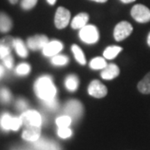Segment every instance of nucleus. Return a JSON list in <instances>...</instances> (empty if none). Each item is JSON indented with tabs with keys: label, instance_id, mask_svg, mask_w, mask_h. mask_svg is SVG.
<instances>
[{
	"label": "nucleus",
	"instance_id": "obj_1",
	"mask_svg": "<svg viewBox=\"0 0 150 150\" xmlns=\"http://www.w3.org/2000/svg\"><path fill=\"white\" fill-rule=\"evenodd\" d=\"M34 90L38 97L43 101H48L54 98L57 92L52 79L49 76H43L39 78L34 84Z\"/></svg>",
	"mask_w": 150,
	"mask_h": 150
},
{
	"label": "nucleus",
	"instance_id": "obj_2",
	"mask_svg": "<svg viewBox=\"0 0 150 150\" xmlns=\"http://www.w3.org/2000/svg\"><path fill=\"white\" fill-rule=\"evenodd\" d=\"M131 15L139 23H144L150 21V9L143 4L134 5L131 10Z\"/></svg>",
	"mask_w": 150,
	"mask_h": 150
},
{
	"label": "nucleus",
	"instance_id": "obj_3",
	"mask_svg": "<svg viewBox=\"0 0 150 150\" xmlns=\"http://www.w3.org/2000/svg\"><path fill=\"white\" fill-rule=\"evenodd\" d=\"M20 118L12 117L8 113H4L0 118V126L4 130L17 131L22 125Z\"/></svg>",
	"mask_w": 150,
	"mask_h": 150
},
{
	"label": "nucleus",
	"instance_id": "obj_4",
	"mask_svg": "<svg viewBox=\"0 0 150 150\" xmlns=\"http://www.w3.org/2000/svg\"><path fill=\"white\" fill-rule=\"evenodd\" d=\"M79 37L86 43H95L98 40V31L97 28L93 25H86L81 28Z\"/></svg>",
	"mask_w": 150,
	"mask_h": 150
},
{
	"label": "nucleus",
	"instance_id": "obj_5",
	"mask_svg": "<svg viewBox=\"0 0 150 150\" xmlns=\"http://www.w3.org/2000/svg\"><path fill=\"white\" fill-rule=\"evenodd\" d=\"M22 123L24 124L25 127L29 126H39L42 124V117L41 115L34 110H28L25 111L20 117Z\"/></svg>",
	"mask_w": 150,
	"mask_h": 150
},
{
	"label": "nucleus",
	"instance_id": "obj_6",
	"mask_svg": "<svg viewBox=\"0 0 150 150\" xmlns=\"http://www.w3.org/2000/svg\"><path fill=\"white\" fill-rule=\"evenodd\" d=\"M64 112L74 120H78L83 114V105L78 100H70L66 103Z\"/></svg>",
	"mask_w": 150,
	"mask_h": 150
},
{
	"label": "nucleus",
	"instance_id": "obj_7",
	"mask_svg": "<svg viewBox=\"0 0 150 150\" xmlns=\"http://www.w3.org/2000/svg\"><path fill=\"white\" fill-rule=\"evenodd\" d=\"M133 32V27L129 22H120L116 25L113 32V36L116 41H122L128 38Z\"/></svg>",
	"mask_w": 150,
	"mask_h": 150
},
{
	"label": "nucleus",
	"instance_id": "obj_8",
	"mask_svg": "<svg viewBox=\"0 0 150 150\" xmlns=\"http://www.w3.org/2000/svg\"><path fill=\"white\" fill-rule=\"evenodd\" d=\"M70 20V12L66 9L64 7H59L57 9L56 14H55V25L56 27L62 29L68 26Z\"/></svg>",
	"mask_w": 150,
	"mask_h": 150
},
{
	"label": "nucleus",
	"instance_id": "obj_9",
	"mask_svg": "<svg viewBox=\"0 0 150 150\" xmlns=\"http://www.w3.org/2000/svg\"><path fill=\"white\" fill-rule=\"evenodd\" d=\"M108 93L107 88L101 83L99 81L93 80L88 86V93L94 98H103L106 96Z\"/></svg>",
	"mask_w": 150,
	"mask_h": 150
},
{
	"label": "nucleus",
	"instance_id": "obj_10",
	"mask_svg": "<svg viewBox=\"0 0 150 150\" xmlns=\"http://www.w3.org/2000/svg\"><path fill=\"white\" fill-rule=\"evenodd\" d=\"M33 143V148L35 150H61L59 145L52 140L38 139Z\"/></svg>",
	"mask_w": 150,
	"mask_h": 150
},
{
	"label": "nucleus",
	"instance_id": "obj_11",
	"mask_svg": "<svg viewBox=\"0 0 150 150\" xmlns=\"http://www.w3.org/2000/svg\"><path fill=\"white\" fill-rule=\"evenodd\" d=\"M48 42V38L45 35H36L28 39V46L32 50H38L44 48Z\"/></svg>",
	"mask_w": 150,
	"mask_h": 150
},
{
	"label": "nucleus",
	"instance_id": "obj_12",
	"mask_svg": "<svg viewBox=\"0 0 150 150\" xmlns=\"http://www.w3.org/2000/svg\"><path fill=\"white\" fill-rule=\"evenodd\" d=\"M41 134V127L39 126H29L26 127L24 131L23 132V139L29 142L37 141Z\"/></svg>",
	"mask_w": 150,
	"mask_h": 150
},
{
	"label": "nucleus",
	"instance_id": "obj_13",
	"mask_svg": "<svg viewBox=\"0 0 150 150\" xmlns=\"http://www.w3.org/2000/svg\"><path fill=\"white\" fill-rule=\"evenodd\" d=\"M62 49H63L62 43L57 40H54L46 44V46L43 48V53L45 56H54L59 54Z\"/></svg>",
	"mask_w": 150,
	"mask_h": 150
},
{
	"label": "nucleus",
	"instance_id": "obj_14",
	"mask_svg": "<svg viewBox=\"0 0 150 150\" xmlns=\"http://www.w3.org/2000/svg\"><path fill=\"white\" fill-rule=\"evenodd\" d=\"M119 74V69L117 65L110 64L107 65L101 73V76L103 79H107V80H110L116 77H118V75Z\"/></svg>",
	"mask_w": 150,
	"mask_h": 150
},
{
	"label": "nucleus",
	"instance_id": "obj_15",
	"mask_svg": "<svg viewBox=\"0 0 150 150\" xmlns=\"http://www.w3.org/2000/svg\"><path fill=\"white\" fill-rule=\"evenodd\" d=\"M88 21V14L86 13H79L77 16L73 19L71 26L73 28H83L85 27L87 22Z\"/></svg>",
	"mask_w": 150,
	"mask_h": 150
},
{
	"label": "nucleus",
	"instance_id": "obj_16",
	"mask_svg": "<svg viewBox=\"0 0 150 150\" xmlns=\"http://www.w3.org/2000/svg\"><path fill=\"white\" fill-rule=\"evenodd\" d=\"M13 26L10 18L4 13H0V32H8Z\"/></svg>",
	"mask_w": 150,
	"mask_h": 150
},
{
	"label": "nucleus",
	"instance_id": "obj_17",
	"mask_svg": "<svg viewBox=\"0 0 150 150\" xmlns=\"http://www.w3.org/2000/svg\"><path fill=\"white\" fill-rule=\"evenodd\" d=\"M138 89L144 94L150 93V72L145 75L144 78L138 84Z\"/></svg>",
	"mask_w": 150,
	"mask_h": 150
},
{
	"label": "nucleus",
	"instance_id": "obj_18",
	"mask_svg": "<svg viewBox=\"0 0 150 150\" xmlns=\"http://www.w3.org/2000/svg\"><path fill=\"white\" fill-rule=\"evenodd\" d=\"M65 86L69 91H76L79 87V79L76 75H69L66 78Z\"/></svg>",
	"mask_w": 150,
	"mask_h": 150
},
{
	"label": "nucleus",
	"instance_id": "obj_19",
	"mask_svg": "<svg viewBox=\"0 0 150 150\" xmlns=\"http://www.w3.org/2000/svg\"><path fill=\"white\" fill-rule=\"evenodd\" d=\"M122 51V48L118 47V46H110L105 49L103 56L107 59H112L117 57L120 52Z\"/></svg>",
	"mask_w": 150,
	"mask_h": 150
},
{
	"label": "nucleus",
	"instance_id": "obj_20",
	"mask_svg": "<svg viewBox=\"0 0 150 150\" xmlns=\"http://www.w3.org/2000/svg\"><path fill=\"white\" fill-rule=\"evenodd\" d=\"M14 48L16 49L17 54L22 58H26L28 56V51L24 43L21 39H14Z\"/></svg>",
	"mask_w": 150,
	"mask_h": 150
},
{
	"label": "nucleus",
	"instance_id": "obj_21",
	"mask_svg": "<svg viewBox=\"0 0 150 150\" xmlns=\"http://www.w3.org/2000/svg\"><path fill=\"white\" fill-rule=\"evenodd\" d=\"M72 51L74 53L76 60L82 65H84L86 64V59L84 57V54L83 53V51L81 50V48L78 45H73L72 46Z\"/></svg>",
	"mask_w": 150,
	"mask_h": 150
},
{
	"label": "nucleus",
	"instance_id": "obj_22",
	"mask_svg": "<svg viewBox=\"0 0 150 150\" xmlns=\"http://www.w3.org/2000/svg\"><path fill=\"white\" fill-rule=\"evenodd\" d=\"M89 65H90V67L93 69H104L107 66V64H106L105 60L103 58L98 57V58L93 59L90 62Z\"/></svg>",
	"mask_w": 150,
	"mask_h": 150
},
{
	"label": "nucleus",
	"instance_id": "obj_23",
	"mask_svg": "<svg viewBox=\"0 0 150 150\" xmlns=\"http://www.w3.org/2000/svg\"><path fill=\"white\" fill-rule=\"evenodd\" d=\"M71 122H72V118L68 115L61 116L56 119V123L59 126V128H68L71 124Z\"/></svg>",
	"mask_w": 150,
	"mask_h": 150
},
{
	"label": "nucleus",
	"instance_id": "obj_24",
	"mask_svg": "<svg viewBox=\"0 0 150 150\" xmlns=\"http://www.w3.org/2000/svg\"><path fill=\"white\" fill-rule=\"evenodd\" d=\"M69 59L64 56V55H58V56H54L52 59V63L53 64L57 65V66H63L68 64Z\"/></svg>",
	"mask_w": 150,
	"mask_h": 150
},
{
	"label": "nucleus",
	"instance_id": "obj_25",
	"mask_svg": "<svg viewBox=\"0 0 150 150\" xmlns=\"http://www.w3.org/2000/svg\"><path fill=\"white\" fill-rule=\"evenodd\" d=\"M11 99V93L7 88L0 89V101L2 103H8Z\"/></svg>",
	"mask_w": 150,
	"mask_h": 150
},
{
	"label": "nucleus",
	"instance_id": "obj_26",
	"mask_svg": "<svg viewBox=\"0 0 150 150\" xmlns=\"http://www.w3.org/2000/svg\"><path fill=\"white\" fill-rule=\"evenodd\" d=\"M43 103H44V106L47 108L49 110H52V111H54L56 110L58 108H59V103L57 101V99L54 98L51 100H48V101H43Z\"/></svg>",
	"mask_w": 150,
	"mask_h": 150
},
{
	"label": "nucleus",
	"instance_id": "obj_27",
	"mask_svg": "<svg viewBox=\"0 0 150 150\" xmlns=\"http://www.w3.org/2000/svg\"><path fill=\"white\" fill-rule=\"evenodd\" d=\"M30 71V66L28 64H22L17 67L16 72L18 74L25 75L28 74Z\"/></svg>",
	"mask_w": 150,
	"mask_h": 150
},
{
	"label": "nucleus",
	"instance_id": "obj_28",
	"mask_svg": "<svg viewBox=\"0 0 150 150\" xmlns=\"http://www.w3.org/2000/svg\"><path fill=\"white\" fill-rule=\"evenodd\" d=\"M38 0H22L21 7L24 10H29L36 5Z\"/></svg>",
	"mask_w": 150,
	"mask_h": 150
},
{
	"label": "nucleus",
	"instance_id": "obj_29",
	"mask_svg": "<svg viewBox=\"0 0 150 150\" xmlns=\"http://www.w3.org/2000/svg\"><path fill=\"white\" fill-rule=\"evenodd\" d=\"M58 134L62 139H68L72 135V130L69 128H59L58 130Z\"/></svg>",
	"mask_w": 150,
	"mask_h": 150
},
{
	"label": "nucleus",
	"instance_id": "obj_30",
	"mask_svg": "<svg viewBox=\"0 0 150 150\" xmlns=\"http://www.w3.org/2000/svg\"><path fill=\"white\" fill-rule=\"evenodd\" d=\"M16 107L18 110L23 111L26 110L28 108V103L24 99H18L16 103Z\"/></svg>",
	"mask_w": 150,
	"mask_h": 150
},
{
	"label": "nucleus",
	"instance_id": "obj_31",
	"mask_svg": "<svg viewBox=\"0 0 150 150\" xmlns=\"http://www.w3.org/2000/svg\"><path fill=\"white\" fill-rule=\"evenodd\" d=\"M3 60H4V64L8 69H12L13 68V58L11 57V55H8V56L5 57L4 59H3Z\"/></svg>",
	"mask_w": 150,
	"mask_h": 150
},
{
	"label": "nucleus",
	"instance_id": "obj_32",
	"mask_svg": "<svg viewBox=\"0 0 150 150\" xmlns=\"http://www.w3.org/2000/svg\"><path fill=\"white\" fill-rule=\"evenodd\" d=\"M123 3H124V4H130V3H133V2H134L135 0H121Z\"/></svg>",
	"mask_w": 150,
	"mask_h": 150
},
{
	"label": "nucleus",
	"instance_id": "obj_33",
	"mask_svg": "<svg viewBox=\"0 0 150 150\" xmlns=\"http://www.w3.org/2000/svg\"><path fill=\"white\" fill-rule=\"evenodd\" d=\"M47 1H48V3L49 4L54 5V4H55V3H56V1H57V0H47Z\"/></svg>",
	"mask_w": 150,
	"mask_h": 150
},
{
	"label": "nucleus",
	"instance_id": "obj_34",
	"mask_svg": "<svg viewBox=\"0 0 150 150\" xmlns=\"http://www.w3.org/2000/svg\"><path fill=\"white\" fill-rule=\"evenodd\" d=\"M92 1H94V2H97V3H105V2H107L108 0H92Z\"/></svg>",
	"mask_w": 150,
	"mask_h": 150
},
{
	"label": "nucleus",
	"instance_id": "obj_35",
	"mask_svg": "<svg viewBox=\"0 0 150 150\" xmlns=\"http://www.w3.org/2000/svg\"><path fill=\"white\" fill-rule=\"evenodd\" d=\"M147 43H148V45L150 47V33H149V36H148V39H147Z\"/></svg>",
	"mask_w": 150,
	"mask_h": 150
},
{
	"label": "nucleus",
	"instance_id": "obj_36",
	"mask_svg": "<svg viewBox=\"0 0 150 150\" xmlns=\"http://www.w3.org/2000/svg\"><path fill=\"white\" fill-rule=\"evenodd\" d=\"M3 74H4V69L0 66V78L2 77V75H3Z\"/></svg>",
	"mask_w": 150,
	"mask_h": 150
},
{
	"label": "nucleus",
	"instance_id": "obj_37",
	"mask_svg": "<svg viewBox=\"0 0 150 150\" xmlns=\"http://www.w3.org/2000/svg\"><path fill=\"white\" fill-rule=\"evenodd\" d=\"M9 2H10L12 4H17L18 0H9Z\"/></svg>",
	"mask_w": 150,
	"mask_h": 150
}]
</instances>
